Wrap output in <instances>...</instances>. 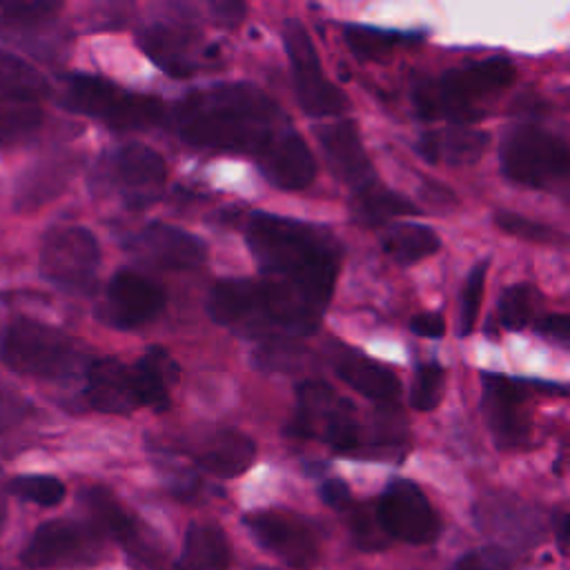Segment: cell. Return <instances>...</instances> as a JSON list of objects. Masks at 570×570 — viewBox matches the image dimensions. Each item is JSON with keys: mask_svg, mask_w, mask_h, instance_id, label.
I'll list each match as a JSON object with an SVG mask.
<instances>
[{"mask_svg": "<svg viewBox=\"0 0 570 570\" xmlns=\"http://www.w3.org/2000/svg\"><path fill=\"white\" fill-rule=\"evenodd\" d=\"M169 120L185 142L245 154L256 165L292 129L287 114L249 82H218L194 89L171 107Z\"/></svg>", "mask_w": 570, "mask_h": 570, "instance_id": "obj_1", "label": "cell"}, {"mask_svg": "<svg viewBox=\"0 0 570 570\" xmlns=\"http://www.w3.org/2000/svg\"><path fill=\"white\" fill-rule=\"evenodd\" d=\"M245 243L261 276L287 285L325 312L341 269V247L332 234L305 220L254 212Z\"/></svg>", "mask_w": 570, "mask_h": 570, "instance_id": "obj_2", "label": "cell"}, {"mask_svg": "<svg viewBox=\"0 0 570 570\" xmlns=\"http://www.w3.org/2000/svg\"><path fill=\"white\" fill-rule=\"evenodd\" d=\"M214 323L261 338H303L318 330L323 309L272 278H220L207 296Z\"/></svg>", "mask_w": 570, "mask_h": 570, "instance_id": "obj_3", "label": "cell"}, {"mask_svg": "<svg viewBox=\"0 0 570 570\" xmlns=\"http://www.w3.org/2000/svg\"><path fill=\"white\" fill-rule=\"evenodd\" d=\"M287 434L316 439L341 454L392 456L403 452V425L392 419L363 425L350 399L332 385L307 379L296 385V410L287 425Z\"/></svg>", "mask_w": 570, "mask_h": 570, "instance_id": "obj_4", "label": "cell"}, {"mask_svg": "<svg viewBox=\"0 0 570 570\" xmlns=\"http://www.w3.org/2000/svg\"><path fill=\"white\" fill-rule=\"evenodd\" d=\"M514 62L505 56H490L456 69H448L436 78L421 80L412 91L414 111L423 120H450V125H468L481 116L479 102L497 96L514 80Z\"/></svg>", "mask_w": 570, "mask_h": 570, "instance_id": "obj_5", "label": "cell"}, {"mask_svg": "<svg viewBox=\"0 0 570 570\" xmlns=\"http://www.w3.org/2000/svg\"><path fill=\"white\" fill-rule=\"evenodd\" d=\"M62 105L69 111L98 118L116 131L149 129L165 116V105L160 98L125 91L91 73H76L67 80Z\"/></svg>", "mask_w": 570, "mask_h": 570, "instance_id": "obj_6", "label": "cell"}, {"mask_svg": "<svg viewBox=\"0 0 570 570\" xmlns=\"http://www.w3.org/2000/svg\"><path fill=\"white\" fill-rule=\"evenodd\" d=\"M0 356L13 372L49 381L69 379L80 367L76 343L60 330L33 318H16L7 325Z\"/></svg>", "mask_w": 570, "mask_h": 570, "instance_id": "obj_7", "label": "cell"}, {"mask_svg": "<svg viewBox=\"0 0 570 570\" xmlns=\"http://www.w3.org/2000/svg\"><path fill=\"white\" fill-rule=\"evenodd\" d=\"M568 165L566 140L537 125L517 127L501 147L503 176L523 187L550 189L566 180Z\"/></svg>", "mask_w": 570, "mask_h": 570, "instance_id": "obj_8", "label": "cell"}, {"mask_svg": "<svg viewBox=\"0 0 570 570\" xmlns=\"http://www.w3.org/2000/svg\"><path fill=\"white\" fill-rule=\"evenodd\" d=\"M100 267L96 236L80 225L47 232L40 249V274L69 294H89Z\"/></svg>", "mask_w": 570, "mask_h": 570, "instance_id": "obj_9", "label": "cell"}, {"mask_svg": "<svg viewBox=\"0 0 570 570\" xmlns=\"http://www.w3.org/2000/svg\"><path fill=\"white\" fill-rule=\"evenodd\" d=\"M283 45L287 51L294 91L303 111L312 118L338 116L347 107L345 94L323 73L316 47L307 29L298 20H287L283 27Z\"/></svg>", "mask_w": 570, "mask_h": 570, "instance_id": "obj_10", "label": "cell"}, {"mask_svg": "<svg viewBox=\"0 0 570 570\" xmlns=\"http://www.w3.org/2000/svg\"><path fill=\"white\" fill-rule=\"evenodd\" d=\"M20 559L29 570L87 568L100 559V534L71 519H53L31 534Z\"/></svg>", "mask_w": 570, "mask_h": 570, "instance_id": "obj_11", "label": "cell"}, {"mask_svg": "<svg viewBox=\"0 0 570 570\" xmlns=\"http://www.w3.org/2000/svg\"><path fill=\"white\" fill-rule=\"evenodd\" d=\"M483 383V412L494 436V443L503 450L521 448L530 441V419L525 412V399L541 387L543 381L512 379L505 374L485 372Z\"/></svg>", "mask_w": 570, "mask_h": 570, "instance_id": "obj_12", "label": "cell"}, {"mask_svg": "<svg viewBox=\"0 0 570 570\" xmlns=\"http://www.w3.org/2000/svg\"><path fill=\"white\" fill-rule=\"evenodd\" d=\"M376 523L383 532L414 546L432 543L441 532V521L421 492L407 479H394L376 503Z\"/></svg>", "mask_w": 570, "mask_h": 570, "instance_id": "obj_13", "label": "cell"}, {"mask_svg": "<svg viewBox=\"0 0 570 570\" xmlns=\"http://www.w3.org/2000/svg\"><path fill=\"white\" fill-rule=\"evenodd\" d=\"M138 47L142 53L171 78H191L205 67H214L220 49L185 27L151 24L140 31Z\"/></svg>", "mask_w": 570, "mask_h": 570, "instance_id": "obj_14", "label": "cell"}, {"mask_svg": "<svg viewBox=\"0 0 570 570\" xmlns=\"http://www.w3.org/2000/svg\"><path fill=\"white\" fill-rule=\"evenodd\" d=\"M105 167L109 183L131 209L151 205L160 196L167 178L165 158L142 142L120 145L109 154Z\"/></svg>", "mask_w": 570, "mask_h": 570, "instance_id": "obj_15", "label": "cell"}, {"mask_svg": "<svg viewBox=\"0 0 570 570\" xmlns=\"http://www.w3.org/2000/svg\"><path fill=\"white\" fill-rule=\"evenodd\" d=\"M243 521L252 537L261 543V548H265L287 566L307 570L316 563L318 541L303 519L289 512L258 510L245 514Z\"/></svg>", "mask_w": 570, "mask_h": 570, "instance_id": "obj_16", "label": "cell"}, {"mask_svg": "<svg viewBox=\"0 0 570 570\" xmlns=\"http://www.w3.org/2000/svg\"><path fill=\"white\" fill-rule=\"evenodd\" d=\"M165 307V292L134 269L111 276L98 316L120 330H131L156 318Z\"/></svg>", "mask_w": 570, "mask_h": 570, "instance_id": "obj_17", "label": "cell"}, {"mask_svg": "<svg viewBox=\"0 0 570 570\" xmlns=\"http://www.w3.org/2000/svg\"><path fill=\"white\" fill-rule=\"evenodd\" d=\"M127 249L160 269H194L207 258V245L198 236L167 223L145 225L127 240Z\"/></svg>", "mask_w": 570, "mask_h": 570, "instance_id": "obj_18", "label": "cell"}, {"mask_svg": "<svg viewBox=\"0 0 570 570\" xmlns=\"http://www.w3.org/2000/svg\"><path fill=\"white\" fill-rule=\"evenodd\" d=\"M316 136L330 169L336 178L350 185L352 191H361L376 183L374 167L352 120H336L323 125L316 129Z\"/></svg>", "mask_w": 570, "mask_h": 570, "instance_id": "obj_19", "label": "cell"}, {"mask_svg": "<svg viewBox=\"0 0 570 570\" xmlns=\"http://www.w3.org/2000/svg\"><path fill=\"white\" fill-rule=\"evenodd\" d=\"M85 399L87 403L107 414H129L138 407L131 367L114 356L89 361L85 370Z\"/></svg>", "mask_w": 570, "mask_h": 570, "instance_id": "obj_20", "label": "cell"}, {"mask_svg": "<svg viewBox=\"0 0 570 570\" xmlns=\"http://www.w3.org/2000/svg\"><path fill=\"white\" fill-rule=\"evenodd\" d=\"M258 169L278 189L298 191L314 183L316 158L303 136L292 127L258 163Z\"/></svg>", "mask_w": 570, "mask_h": 570, "instance_id": "obj_21", "label": "cell"}, {"mask_svg": "<svg viewBox=\"0 0 570 570\" xmlns=\"http://www.w3.org/2000/svg\"><path fill=\"white\" fill-rule=\"evenodd\" d=\"M254 441L236 428H218L194 448L196 463L218 479H234L243 474L254 463Z\"/></svg>", "mask_w": 570, "mask_h": 570, "instance_id": "obj_22", "label": "cell"}, {"mask_svg": "<svg viewBox=\"0 0 570 570\" xmlns=\"http://www.w3.org/2000/svg\"><path fill=\"white\" fill-rule=\"evenodd\" d=\"M332 365L336 376L350 385L354 392L376 401V403H396L401 394L399 376L385 367L383 363L354 352V350H341L332 356Z\"/></svg>", "mask_w": 570, "mask_h": 570, "instance_id": "obj_23", "label": "cell"}, {"mask_svg": "<svg viewBox=\"0 0 570 570\" xmlns=\"http://www.w3.org/2000/svg\"><path fill=\"white\" fill-rule=\"evenodd\" d=\"M490 136L470 125H445L421 134L416 151L428 163L468 165L479 160L488 149Z\"/></svg>", "mask_w": 570, "mask_h": 570, "instance_id": "obj_24", "label": "cell"}, {"mask_svg": "<svg viewBox=\"0 0 570 570\" xmlns=\"http://www.w3.org/2000/svg\"><path fill=\"white\" fill-rule=\"evenodd\" d=\"M129 367L138 407H151L156 412L167 410L171 385L178 381V365L169 352L160 345H151Z\"/></svg>", "mask_w": 570, "mask_h": 570, "instance_id": "obj_25", "label": "cell"}, {"mask_svg": "<svg viewBox=\"0 0 570 570\" xmlns=\"http://www.w3.org/2000/svg\"><path fill=\"white\" fill-rule=\"evenodd\" d=\"M85 503L94 517L96 530L118 541L129 554L140 557L145 561L151 559L149 546L140 537L138 523L129 517V512L102 488H91L85 492Z\"/></svg>", "mask_w": 570, "mask_h": 570, "instance_id": "obj_26", "label": "cell"}, {"mask_svg": "<svg viewBox=\"0 0 570 570\" xmlns=\"http://www.w3.org/2000/svg\"><path fill=\"white\" fill-rule=\"evenodd\" d=\"M176 570H229V543L216 523L187 528Z\"/></svg>", "mask_w": 570, "mask_h": 570, "instance_id": "obj_27", "label": "cell"}, {"mask_svg": "<svg viewBox=\"0 0 570 570\" xmlns=\"http://www.w3.org/2000/svg\"><path fill=\"white\" fill-rule=\"evenodd\" d=\"M383 252L399 265H414L439 252V234L421 223H394L381 236Z\"/></svg>", "mask_w": 570, "mask_h": 570, "instance_id": "obj_28", "label": "cell"}, {"mask_svg": "<svg viewBox=\"0 0 570 570\" xmlns=\"http://www.w3.org/2000/svg\"><path fill=\"white\" fill-rule=\"evenodd\" d=\"M40 100L0 94V149L27 145L42 127Z\"/></svg>", "mask_w": 570, "mask_h": 570, "instance_id": "obj_29", "label": "cell"}, {"mask_svg": "<svg viewBox=\"0 0 570 570\" xmlns=\"http://www.w3.org/2000/svg\"><path fill=\"white\" fill-rule=\"evenodd\" d=\"M352 214L358 223L379 227L396 216H414L419 214V207L403 194L374 183L361 191H354Z\"/></svg>", "mask_w": 570, "mask_h": 570, "instance_id": "obj_30", "label": "cell"}, {"mask_svg": "<svg viewBox=\"0 0 570 570\" xmlns=\"http://www.w3.org/2000/svg\"><path fill=\"white\" fill-rule=\"evenodd\" d=\"M419 33L410 31H394V29H379L367 24H347L345 27V42L350 45L352 53L361 60H379L392 53L399 45L419 40Z\"/></svg>", "mask_w": 570, "mask_h": 570, "instance_id": "obj_31", "label": "cell"}, {"mask_svg": "<svg viewBox=\"0 0 570 570\" xmlns=\"http://www.w3.org/2000/svg\"><path fill=\"white\" fill-rule=\"evenodd\" d=\"M0 94L40 100L49 94V82L22 58L0 51Z\"/></svg>", "mask_w": 570, "mask_h": 570, "instance_id": "obj_32", "label": "cell"}, {"mask_svg": "<svg viewBox=\"0 0 570 570\" xmlns=\"http://www.w3.org/2000/svg\"><path fill=\"white\" fill-rule=\"evenodd\" d=\"M537 301L539 292L530 283H514L505 287L497 303V323L508 332L523 330L534 316Z\"/></svg>", "mask_w": 570, "mask_h": 570, "instance_id": "obj_33", "label": "cell"}, {"mask_svg": "<svg viewBox=\"0 0 570 570\" xmlns=\"http://www.w3.org/2000/svg\"><path fill=\"white\" fill-rule=\"evenodd\" d=\"M62 9L60 2L51 0H9L0 2V29L27 31L42 27Z\"/></svg>", "mask_w": 570, "mask_h": 570, "instance_id": "obj_34", "label": "cell"}, {"mask_svg": "<svg viewBox=\"0 0 570 570\" xmlns=\"http://www.w3.org/2000/svg\"><path fill=\"white\" fill-rule=\"evenodd\" d=\"M65 171L58 165H40L24 174L16 189V209H33L51 198L62 185Z\"/></svg>", "mask_w": 570, "mask_h": 570, "instance_id": "obj_35", "label": "cell"}, {"mask_svg": "<svg viewBox=\"0 0 570 570\" xmlns=\"http://www.w3.org/2000/svg\"><path fill=\"white\" fill-rule=\"evenodd\" d=\"M485 276L488 261H479L465 276L461 294H459V336H470L479 321L481 301L485 294Z\"/></svg>", "mask_w": 570, "mask_h": 570, "instance_id": "obj_36", "label": "cell"}, {"mask_svg": "<svg viewBox=\"0 0 570 570\" xmlns=\"http://www.w3.org/2000/svg\"><path fill=\"white\" fill-rule=\"evenodd\" d=\"M7 492L45 508L58 505L65 499V483L49 474H22L7 483Z\"/></svg>", "mask_w": 570, "mask_h": 570, "instance_id": "obj_37", "label": "cell"}, {"mask_svg": "<svg viewBox=\"0 0 570 570\" xmlns=\"http://www.w3.org/2000/svg\"><path fill=\"white\" fill-rule=\"evenodd\" d=\"M445 370L436 361H428L416 367L410 387V405L419 412H432L443 396Z\"/></svg>", "mask_w": 570, "mask_h": 570, "instance_id": "obj_38", "label": "cell"}, {"mask_svg": "<svg viewBox=\"0 0 570 570\" xmlns=\"http://www.w3.org/2000/svg\"><path fill=\"white\" fill-rule=\"evenodd\" d=\"M492 220L503 234L517 236L521 240H530V243H559L561 240V234L554 227L539 223L534 218H528L523 214L510 212V209H497L492 214Z\"/></svg>", "mask_w": 570, "mask_h": 570, "instance_id": "obj_39", "label": "cell"}, {"mask_svg": "<svg viewBox=\"0 0 570 570\" xmlns=\"http://www.w3.org/2000/svg\"><path fill=\"white\" fill-rule=\"evenodd\" d=\"M454 570H519V561L514 552L501 546H485L463 554Z\"/></svg>", "mask_w": 570, "mask_h": 570, "instance_id": "obj_40", "label": "cell"}, {"mask_svg": "<svg viewBox=\"0 0 570 570\" xmlns=\"http://www.w3.org/2000/svg\"><path fill=\"white\" fill-rule=\"evenodd\" d=\"M29 401L0 381V434L13 430L29 416Z\"/></svg>", "mask_w": 570, "mask_h": 570, "instance_id": "obj_41", "label": "cell"}, {"mask_svg": "<svg viewBox=\"0 0 570 570\" xmlns=\"http://www.w3.org/2000/svg\"><path fill=\"white\" fill-rule=\"evenodd\" d=\"M534 330H537V334H541L543 338H548L561 347H568V343H570V318L566 314L543 316L534 325Z\"/></svg>", "mask_w": 570, "mask_h": 570, "instance_id": "obj_42", "label": "cell"}, {"mask_svg": "<svg viewBox=\"0 0 570 570\" xmlns=\"http://www.w3.org/2000/svg\"><path fill=\"white\" fill-rule=\"evenodd\" d=\"M410 330L423 338H441L445 334V321L439 312H421L410 318Z\"/></svg>", "mask_w": 570, "mask_h": 570, "instance_id": "obj_43", "label": "cell"}, {"mask_svg": "<svg viewBox=\"0 0 570 570\" xmlns=\"http://www.w3.org/2000/svg\"><path fill=\"white\" fill-rule=\"evenodd\" d=\"M321 497L327 505H332L334 510H345L352 503V494L350 488L341 481V479H330L321 485Z\"/></svg>", "mask_w": 570, "mask_h": 570, "instance_id": "obj_44", "label": "cell"}, {"mask_svg": "<svg viewBox=\"0 0 570 570\" xmlns=\"http://www.w3.org/2000/svg\"><path fill=\"white\" fill-rule=\"evenodd\" d=\"M212 11L216 13V18H218L220 22H225V24H236V22L243 20L247 7H245L243 2H232V0H227V2H212Z\"/></svg>", "mask_w": 570, "mask_h": 570, "instance_id": "obj_45", "label": "cell"}, {"mask_svg": "<svg viewBox=\"0 0 570 570\" xmlns=\"http://www.w3.org/2000/svg\"><path fill=\"white\" fill-rule=\"evenodd\" d=\"M557 543H559V550L566 552V543H568V517L561 514L559 523H557Z\"/></svg>", "mask_w": 570, "mask_h": 570, "instance_id": "obj_46", "label": "cell"}, {"mask_svg": "<svg viewBox=\"0 0 570 570\" xmlns=\"http://www.w3.org/2000/svg\"><path fill=\"white\" fill-rule=\"evenodd\" d=\"M4 521H7V483H2V476H0V532L4 528Z\"/></svg>", "mask_w": 570, "mask_h": 570, "instance_id": "obj_47", "label": "cell"}]
</instances>
